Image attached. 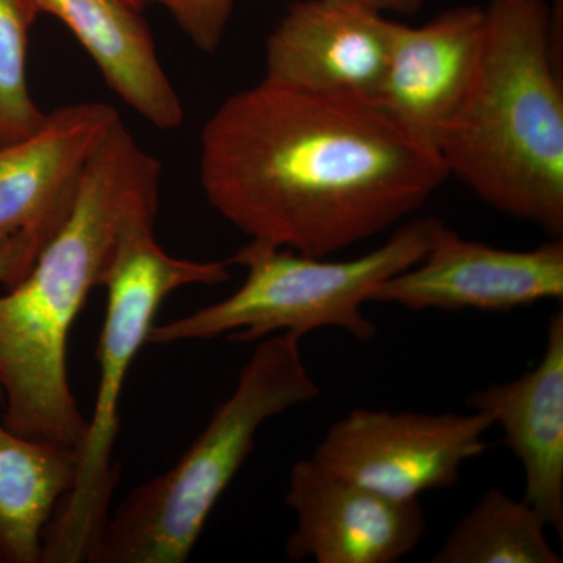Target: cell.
Returning <instances> with one entry per match:
<instances>
[{
    "label": "cell",
    "mask_w": 563,
    "mask_h": 563,
    "mask_svg": "<svg viewBox=\"0 0 563 563\" xmlns=\"http://www.w3.org/2000/svg\"><path fill=\"white\" fill-rule=\"evenodd\" d=\"M199 177L251 240L325 258L420 210L450 174L379 107L262 79L203 125Z\"/></svg>",
    "instance_id": "cell-1"
},
{
    "label": "cell",
    "mask_w": 563,
    "mask_h": 563,
    "mask_svg": "<svg viewBox=\"0 0 563 563\" xmlns=\"http://www.w3.org/2000/svg\"><path fill=\"white\" fill-rule=\"evenodd\" d=\"M162 163L118 120L81 174L68 218L21 282L0 295L2 421L29 439L81 450L88 420L68 374L69 333L102 287L122 232L158 213Z\"/></svg>",
    "instance_id": "cell-2"
},
{
    "label": "cell",
    "mask_w": 563,
    "mask_h": 563,
    "mask_svg": "<svg viewBox=\"0 0 563 563\" xmlns=\"http://www.w3.org/2000/svg\"><path fill=\"white\" fill-rule=\"evenodd\" d=\"M479 74L437 151L504 214L563 239V49L550 0H490Z\"/></svg>",
    "instance_id": "cell-3"
},
{
    "label": "cell",
    "mask_w": 563,
    "mask_h": 563,
    "mask_svg": "<svg viewBox=\"0 0 563 563\" xmlns=\"http://www.w3.org/2000/svg\"><path fill=\"white\" fill-rule=\"evenodd\" d=\"M301 336L257 342L235 390L168 472L139 485L103 526L91 563H184L266 421L312 401L320 387L301 354Z\"/></svg>",
    "instance_id": "cell-4"
},
{
    "label": "cell",
    "mask_w": 563,
    "mask_h": 563,
    "mask_svg": "<svg viewBox=\"0 0 563 563\" xmlns=\"http://www.w3.org/2000/svg\"><path fill=\"white\" fill-rule=\"evenodd\" d=\"M157 213L143 214L122 232L106 274V320L98 346L99 385L76 483L44 533L41 563L88 562L110 517L120 476L114 446L120 406L136 355L147 343L162 303L190 285L231 279L228 262L174 257L155 239Z\"/></svg>",
    "instance_id": "cell-5"
},
{
    "label": "cell",
    "mask_w": 563,
    "mask_h": 563,
    "mask_svg": "<svg viewBox=\"0 0 563 563\" xmlns=\"http://www.w3.org/2000/svg\"><path fill=\"white\" fill-rule=\"evenodd\" d=\"M437 218L399 225L390 239L351 261L309 257L288 247L251 240L229 266H243L246 279L231 296L187 317L154 324L147 343L174 344L225 335L233 343H257L276 333L302 336L336 328L358 342L377 335L363 303L385 280L420 262Z\"/></svg>",
    "instance_id": "cell-6"
},
{
    "label": "cell",
    "mask_w": 563,
    "mask_h": 563,
    "mask_svg": "<svg viewBox=\"0 0 563 563\" xmlns=\"http://www.w3.org/2000/svg\"><path fill=\"white\" fill-rule=\"evenodd\" d=\"M490 415L354 409L333 422L314 462L336 476L395 499L457 484L463 463L488 450Z\"/></svg>",
    "instance_id": "cell-7"
},
{
    "label": "cell",
    "mask_w": 563,
    "mask_h": 563,
    "mask_svg": "<svg viewBox=\"0 0 563 563\" xmlns=\"http://www.w3.org/2000/svg\"><path fill=\"white\" fill-rule=\"evenodd\" d=\"M563 299V239L510 251L463 239L437 218L421 261L385 280L372 301L412 312H512Z\"/></svg>",
    "instance_id": "cell-8"
},
{
    "label": "cell",
    "mask_w": 563,
    "mask_h": 563,
    "mask_svg": "<svg viewBox=\"0 0 563 563\" xmlns=\"http://www.w3.org/2000/svg\"><path fill=\"white\" fill-rule=\"evenodd\" d=\"M393 22L347 0L292 2L265 44V77L322 98L377 106Z\"/></svg>",
    "instance_id": "cell-9"
},
{
    "label": "cell",
    "mask_w": 563,
    "mask_h": 563,
    "mask_svg": "<svg viewBox=\"0 0 563 563\" xmlns=\"http://www.w3.org/2000/svg\"><path fill=\"white\" fill-rule=\"evenodd\" d=\"M285 504L298 526L285 551L295 562L396 563L424 537L420 499H395L336 476L312 457L292 465Z\"/></svg>",
    "instance_id": "cell-10"
},
{
    "label": "cell",
    "mask_w": 563,
    "mask_h": 563,
    "mask_svg": "<svg viewBox=\"0 0 563 563\" xmlns=\"http://www.w3.org/2000/svg\"><path fill=\"white\" fill-rule=\"evenodd\" d=\"M484 43L485 10L476 5L443 11L418 27L393 22L377 107L415 140L437 150L473 90Z\"/></svg>",
    "instance_id": "cell-11"
},
{
    "label": "cell",
    "mask_w": 563,
    "mask_h": 563,
    "mask_svg": "<svg viewBox=\"0 0 563 563\" xmlns=\"http://www.w3.org/2000/svg\"><path fill=\"white\" fill-rule=\"evenodd\" d=\"M118 120L109 103H73L47 113L27 139L0 144V243L62 228L85 166Z\"/></svg>",
    "instance_id": "cell-12"
},
{
    "label": "cell",
    "mask_w": 563,
    "mask_h": 563,
    "mask_svg": "<svg viewBox=\"0 0 563 563\" xmlns=\"http://www.w3.org/2000/svg\"><path fill=\"white\" fill-rule=\"evenodd\" d=\"M474 410L501 426L504 444L525 470V501L563 537V309L548 321L539 363L510 383L468 398Z\"/></svg>",
    "instance_id": "cell-13"
},
{
    "label": "cell",
    "mask_w": 563,
    "mask_h": 563,
    "mask_svg": "<svg viewBox=\"0 0 563 563\" xmlns=\"http://www.w3.org/2000/svg\"><path fill=\"white\" fill-rule=\"evenodd\" d=\"M40 13L58 18L101 70L103 80L161 131L184 122L179 95L163 69L141 10L122 0H33Z\"/></svg>",
    "instance_id": "cell-14"
},
{
    "label": "cell",
    "mask_w": 563,
    "mask_h": 563,
    "mask_svg": "<svg viewBox=\"0 0 563 563\" xmlns=\"http://www.w3.org/2000/svg\"><path fill=\"white\" fill-rule=\"evenodd\" d=\"M79 454L10 431L0 418V563H41L44 533L73 490Z\"/></svg>",
    "instance_id": "cell-15"
},
{
    "label": "cell",
    "mask_w": 563,
    "mask_h": 563,
    "mask_svg": "<svg viewBox=\"0 0 563 563\" xmlns=\"http://www.w3.org/2000/svg\"><path fill=\"white\" fill-rule=\"evenodd\" d=\"M531 504L492 488L448 533L433 563H561Z\"/></svg>",
    "instance_id": "cell-16"
},
{
    "label": "cell",
    "mask_w": 563,
    "mask_h": 563,
    "mask_svg": "<svg viewBox=\"0 0 563 563\" xmlns=\"http://www.w3.org/2000/svg\"><path fill=\"white\" fill-rule=\"evenodd\" d=\"M38 14L33 0H0V144L27 139L46 121L27 80L29 33Z\"/></svg>",
    "instance_id": "cell-17"
},
{
    "label": "cell",
    "mask_w": 563,
    "mask_h": 563,
    "mask_svg": "<svg viewBox=\"0 0 563 563\" xmlns=\"http://www.w3.org/2000/svg\"><path fill=\"white\" fill-rule=\"evenodd\" d=\"M157 3L168 10L181 32L203 54H214L220 49L233 7L236 0H139Z\"/></svg>",
    "instance_id": "cell-18"
},
{
    "label": "cell",
    "mask_w": 563,
    "mask_h": 563,
    "mask_svg": "<svg viewBox=\"0 0 563 563\" xmlns=\"http://www.w3.org/2000/svg\"><path fill=\"white\" fill-rule=\"evenodd\" d=\"M55 232H21L7 242L0 243V284L3 288L14 287L18 282L27 276L41 250L46 246Z\"/></svg>",
    "instance_id": "cell-19"
},
{
    "label": "cell",
    "mask_w": 563,
    "mask_h": 563,
    "mask_svg": "<svg viewBox=\"0 0 563 563\" xmlns=\"http://www.w3.org/2000/svg\"><path fill=\"white\" fill-rule=\"evenodd\" d=\"M377 13L415 14L422 9L424 0H347Z\"/></svg>",
    "instance_id": "cell-20"
},
{
    "label": "cell",
    "mask_w": 563,
    "mask_h": 563,
    "mask_svg": "<svg viewBox=\"0 0 563 563\" xmlns=\"http://www.w3.org/2000/svg\"><path fill=\"white\" fill-rule=\"evenodd\" d=\"M122 2L129 3V5L135 7V9H139V10H141V7H143V5H141L139 0H122Z\"/></svg>",
    "instance_id": "cell-21"
}]
</instances>
